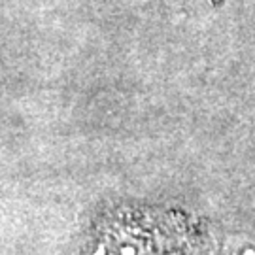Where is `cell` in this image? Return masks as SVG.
I'll use <instances>...</instances> for the list:
<instances>
[{
    "instance_id": "cell-1",
    "label": "cell",
    "mask_w": 255,
    "mask_h": 255,
    "mask_svg": "<svg viewBox=\"0 0 255 255\" xmlns=\"http://www.w3.org/2000/svg\"><path fill=\"white\" fill-rule=\"evenodd\" d=\"M97 255H140V252L132 242H112L108 246H102Z\"/></svg>"
},
{
    "instance_id": "cell-2",
    "label": "cell",
    "mask_w": 255,
    "mask_h": 255,
    "mask_svg": "<svg viewBox=\"0 0 255 255\" xmlns=\"http://www.w3.org/2000/svg\"><path fill=\"white\" fill-rule=\"evenodd\" d=\"M229 255H255V242L252 240H240L229 250Z\"/></svg>"
}]
</instances>
